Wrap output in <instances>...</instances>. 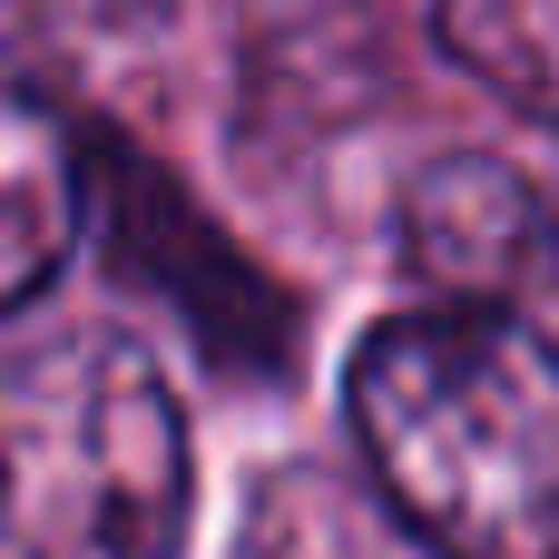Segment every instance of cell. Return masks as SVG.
<instances>
[{
  "label": "cell",
  "mask_w": 559,
  "mask_h": 559,
  "mask_svg": "<svg viewBox=\"0 0 559 559\" xmlns=\"http://www.w3.org/2000/svg\"><path fill=\"white\" fill-rule=\"evenodd\" d=\"M344 413L393 521L442 559H559V344L501 305H423L354 344Z\"/></svg>",
  "instance_id": "obj_1"
},
{
  "label": "cell",
  "mask_w": 559,
  "mask_h": 559,
  "mask_svg": "<svg viewBox=\"0 0 559 559\" xmlns=\"http://www.w3.org/2000/svg\"><path fill=\"white\" fill-rule=\"evenodd\" d=\"M187 413L118 324L39 334L0 364V540L29 559L187 550Z\"/></svg>",
  "instance_id": "obj_2"
},
{
  "label": "cell",
  "mask_w": 559,
  "mask_h": 559,
  "mask_svg": "<svg viewBox=\"0 0 559 559\" xmlns=\"http://www.w3.org/2000/svg\"><path fill=\"white\" fill-rule=\"evenodd\" d=\"M403 255L442 305H521L559 275V216L511 157H442L403 197Z\"/></svg>",
  "instance_id": "obj_3"
},
{
  "label": "cell",
  "mask_w": 559,
  "mask_h": 559,
  "mask_svg": "<svg viewBox=\"0 0 559 559\" xmlns=\"http://www.w3.org/2000/svg\"><path fill=\"white\" fill-rule=\"evenodd\" d=\"M88 226V157L59 98L0 49V314L39 305Z\"/></svg>",
  "instance_id": "obj_4"
},
{
  "label": "cell",
  "mask_w": 559,
  "mask_h": 559,
  "mask_svg": "<svg viewBox=\"0 0 559 559\" xmlns=\"http://www.w3.org/2000/svg\"><path fill=\"white\" fill-rule=\"evenodd\" d=\"M432 29L491 98L559 128V0H432Z\"/></svg>",
  "instance_id": "obj_5"
},
{
  "label": "cell",
  "mask_w": 559,
  "mask_h": 559,
  "mask_svg": "<svg viewBox=\"0 0 559 559\" xmlns=\"http://www.w3.org/2000/svg\"><path fill=\"white\" fill-rule=\"evenodd\" d=\"M20 10L59 39H147L177 0H20Z\"/></svg>",
  "instance_id": "obj_6"
}]
</instances>
